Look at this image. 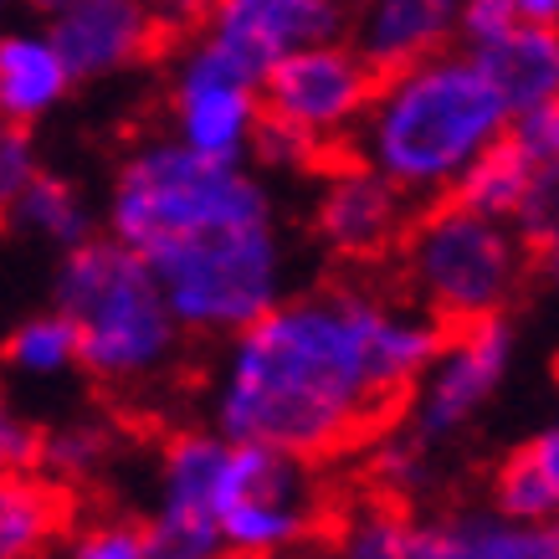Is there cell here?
<instances>
[{"instance_id": "cell-6", "label": "cell", "mask_w": 559, "mask_h": 559, "mask_svg": "<svg viewBox=\"0 0 559 559\" xmlns=\"http://www.w3.org/2000/svg\"><path fill=\"white\" fill-rule=\"evenodd\" d=\"M144 262L159 277L186 340H231L293 293V247L277 211L211 226Z\"/></svg>"}, {"instance_id": "cell-1", "label": "cell", "mask_w": 559, "mask_h": 559, "mask_svg": "<svg viewBox=\"0 0 559 559\" xmlns=\"http://www.w3.org/2000/svg\"><path fill=\"white\" fill-rule=\"evenodd\" d=\"M437 340L426 308L359 277L288 293L221 340L205 411L237 441L304 462L340 457L406 406Z\"/></svg>"}, {"instance_id": "cell-36", "label": "cell", "mask_w": 559, "mask_h": 559, "mask_svg": "<svg viewBox=\"0 0 559 559\" xmlns=\"http://www.w3.org/2000/svg\"><path fill=\"white\" fill-rule=\"evenodd\" d=\"M283 559H340V555H334V549H308L304 544V549H293V555H283Z\"/></svg>"}, {"instance_id": "cell-34", "label": "cell", "mask_w": 559, "mask_h": 559, "mask_svg": "<svg viewBox=\"0 0 559 559\" xmlns=\"http://www.w3.org/2000/svg\"><path fill=\"white\" fill-rule=\"evenodd\" d=\"M524 21H539V26H559V0H524Z\"/></svg>"}, {"instance_id": "cell-3", "label": "cell", "mask_w": 559, "mask_h": 559, "mask_svg": "<svg viewBox=\"0 0 559 559\" xmlns=\"http://www.w3.org/2000/svg\"><path fill=\"white\" fill-rule=\"evenodd\" d=\"M51 308L78 334V370L108 390H154L180 370L186 329L139 252L114 237H87L62 252Z\"/></svg>"}, {"instance_id": "cell-16", "label": "cell", "mask_w": 559, "mask_h": 559, "mask_svg": "<svg viewBox=\"0 0 559 559\" xmlns=\"http://www.w3.org/2000/svg\"><path fill=\"white\" fill-rule=\"evenodd\" d=\"M72 87L78 78L47 26H0V119L32 129L68 103Z\"/></svg>"}, {"instance_id": "cell-10", "label": "cell", "mask_w": 559, "mask_h": 559, "mask_svg": "<svg viewBox=\"0 0 559 559\" xmlns=\"http://www.w3.org/2000/svg\"><path fill=\"white\" fill-rule=\"evenodd\" d=\"M257 123H262L257 72H247L201 32H190L170 57L165 134L211 159H252Z\"/></svg>"}, {"instance_id": "cell-37", "label": "cell", "mask_w": 559, "mask_h": 559, "mask_svg": "<svg viewBox=\"0 0 559 559\" xmlns=\"http://www.w3.org/2000/svg\"><path fill=\"white\" fill-rule=\"evenodd\" d=\"M416 559H447V555L437 549V544L426 539V524H421V549H416Z\"/></svg>"}, {"instance_id": "cell-39", "label": "cell", "mask_w": 559, "mask_h": 559, "mask_svg": "<svg viewBox=\"0 0 559 559\" xmlns=\"http://www.w3.org/2000/svg\"><path fill=\"white\" fill-rule=\"evenodd\" d=\"M11 5H16V0H0V21H5V11H11Z\"/></svg>"}, {"instance_id": "cell-35", "label": "cell", "mask_w": 559, "mask_h": 559, "mask_svg": "<svg viewBox=\"0 0 559 559\" xmlns=\"http://www.w3.org/2000/svg\"><path fill=\"white\" fill-rule=\"evenodd\" d=\"M21 5H26V11H32L36 21H47V16H57V11H62L68 0H21Z\"/></svg>"}, {"instance_id": "cell-4", "label": "cell", "mask_w": 559, "mask_h": 559, "mask_svg": "<svg viewBox=\"0 0 559 559\" xmlns=\"http://www.w3.org/2000/svg\"><path fill=\"white\" fill-rule=\"evenodd\" d=\"M267 211H277L272 190L257 170H247V159H211L170 134H154L139 139L108 180L103 237L123 241L139 257H154L211 226Z\"/></svg>"}, {"instance_id": "cell-18", "label": "cell", "mask_w": 559, "mask_h": 559, "mask_svg": "<svg viewBox=\"0 0 559 559\" xmlns=\"http://www.w3.org/2000/svg\"><path fill=\"white\" fill-rule=\"evenodd\" d=\"M68 528V488L36 467L0 473V559H51Z\"/></svg>"}, {"instance_id": "cell-25", "label": "cell", "mask_w": 559, "mask_h": 559, "mask_svg": "<svg viewBox=\"0 0 559 559\" xmlns=\"http://www.w3.org/2000/svg\"><path fill=\"white\" fill-rule=\"evenodd\" d=\"M528 186H534V165L513 150L509 139H498V144L477 159L473 170L462 175V186L452 190V195H457V201H467V205H477V211H488V216L513 221V211L524 205Z\"/></svg>"}, {"instance_id": "cell-38", "label": "cell", "mask_w": 559, "mask_h": 559, "mask_svg": "<svg viewBox=\"0 0 559 559\" xmlns=\"http://www.w3.org/2000/svg\"><path fill=\"white\" fill-rule=\"evenodd\" d=\"M549 539H555V559H559V519H549Z\"/></svg>"}, {"instance_id": "cell-20", "label": "cell", "mask_w": 559, "mask_h": 559, "mask_svg": "<svg viewBox=\"0 0 559 559\" xmlns=\"http://www.w3.org/2000/svg\"><path fill=\"white\" fill-rule=\"evenodd\" d=\"M492 509L534 519V524L559 519V411L492 473Z\"/></svg>"}, {"instance_id": "cell-17", "label": "cell", "mask_w": 559, "mask_h": 559, "mask_svg": "<svg viewBox=\"0 0 559 559\" xmlns=\"http://www.w3.org/2000/svg\"><path fill=\"white\" fill-rule=\"evenodd\" d=\"M467 51L483 62L498 98L509 103V114L534 108L544 98H559V26L519 21V26L488 36V41H477Z\"/></svg>"}, {"instance_id": "cell-21", "label": "cell", "mask_w": 559, "mask_h": 559, "mask_svg": "<svg viewBox=\"0 0 559 559\" xmlns=\"http://www.w3.org/2000/svg\"><path fill=\"white\" fill-rule=\"evenodd\" d=\"M5 221L16 226L21 237L41 241V247H57V252H72V247H83L87 237H98V221H93L87 195L51 170L36 175L32 186H26V195L11 205Z\"/></svg>"}, {"instance_id": "cell-22", "label": "cell", "mask_w": 559, "mask_h": 559, "mask_svg": "<svg viewBox=\"0 0 559 559\" xmlns=\"http://www.w3.org/2000/svg\"><path fill=\"white\" fill-rule=\"evenodd\" d=\"M421 519L406 513L401 498H359L334 519V555L340 559H416Z\"/></svg>"}, {"instance_id": "cell-29", "label": "cell", "mask_w": 559, "mask_h": 559, "mask_svg": "<svg viewBox=\"0 0 559 559\" xmlns=\"http://www.w3.org/2000/svg\"><path fill=\"white\" fill-rule=\"evenodd\" d=\"M41 170H47V165H41V150H36L32 129L0 119V221L11 216V205L26 195V186H32Z\"/></svg>"}, {"instance_id": "cell-26", "label": "cell", "mask_w": 559, "mask_h": 559, "mask_svg": "<svg viewBox=\"0 0 559 559\" xmlns=\"http://www.w3.org/2000/svg\"><path fill=\"white\" fill-rule=\"evenodd\" d=\"M513 231L528 247V267H539L544 277L559 283V165L534 170L524 205L513 211Z\"/></svg>"}, {"instance_id": "cell-15", "label": "cell", "mask_w": 559, "mask_h": 559, "mask_svg": "<svg viewBox=\"0 0 559 559\" xmlns=\"http://www.w3.org/2000/svg\"><path fill=\"white\" fill-rule=\"evenodd\" d=\"M344 36L374 72L411 68L457 41V0H365Z\"/></svg>"}, {"instance_id": "cell-12", "label": "cell", "mask_w": 559, "mask_h": 559, "mask_svg": "<svg viewBox=\"0 0 559 559\" xmlns=\"http://www.w3.org/2000/svg\"><path fill=\"white\" fill-rule=\"evenodd\" d=\"M411 221V201L359 159L323 165L319 190L308 201V231L344 267H380Z\"/></svg>"}, {"instance_id": "cell-27", "label": "cell", "mask_w": 559, "mask_h": 559, "mask_svg": "<svg viewBox=\"0 0 559 559\" xmlns=\"http://www.w3.org/2000/svg\"><path fill=\"white\" fill-rule=\"evenodd\" d=\"M57 555L62 559H154V549H150L144 519H129V513H93V519H78V524L62 528Z\"/></svg>"}, {"instance_id": "cell-24", "label": "cell", "mask_w": 559, "mask_h": 559, "mask_svg": "<svg viewBox=\"0 0 559 559\" xmlns=\"http://www.w3.org/2000/svg\"><path fill=\"white\" fill-rule=\"evenodd\" d=\"M5 370L21 374V380H36V385H47V380H62V374L78 370V334H72V323L47 308V313H32V319H21L11 334H5Z\"/></svg>"}, {"instance_id": "cell-23", "label": "cell", "mask_w": 559, "mask_h": 559, "mask_svg": "<svg viewBox=\"0 0 559 559\" xmlns=\"http://www.w3.org/2000/svg\"><path fill=\"white\" fill-rule=\"evenodd\" d=\"M119 457V431L103 416H68L51 431H41V447H36V467L41 477H51L57 488H87L98 483Z\"/></svg>"}, {"instance_id": "cell-9", "label": "cell", "mask_w": 559, "mask_h": 559, "mask_svg": "<svg viewBox=\"0 0 559 559\" xmlns=\"http://www.w3.org/2000/svg\"><path fill=\"white\" fill-rule=\"evenodd\" d=\"M513 349H519V340H513L503 313L441 329L437 349H431L426 370L416 374L406 406H401L406 411L401 431L426 441L431 452L457 441L488 411L492 395L503 390V380L513 370Z\"/></svg>"}, {"instance_id": "cell-7", "label": "cell", "mask_w": 559, "mask_h": 559, "mask_svg": "<svg viewBox=\"0 0 559 559\" xmlns=\"http://www.w3.org/2000/svg\"><path fill=\"white\" fill-rule=\"evenodd\" d=\"M380 72L355 51L349 36H329L313 47L288 51L257 78L262 93V123H257L252 154L272 170H308L329 165L349 150L365 108H370Z\"/></svg>"}, {"instance_id": "cell-8", "label": "cell", "mask_w": 559, "mask_h": 559, "mask_svg": "<svg viewBox=\"0 0 559 559\" xmlns=\"http://www.w3.org/2000/svg\"><path fill=\"white\" fill-rule=\"evenodd\" d=\"M329 524V492L313 462L226 437L216 528L226 559H283Z\"/></svg>"}, {"instance_id": "cell-13", "label": "cell", "mask_w": 559, "mask_h": 559, "mask_svg": "<svg viewBox=\"0 0 559 559\" xmlns=\"http://www.w3.org/2000/svg\"><path fill=\"white\" fill-rule=\"evenodd\" d=\"M344 32H349L344 0H211L201 21L205 41H216L226 57H237L257 78L272 62H283L288 51Z\"/></svg>"}, {"instance_id": "cell-40", "label": "cell", "mask_w": 559, "mask_h": 559, "mask_svg": "<svg viewBox=\"0 0 559 559\" xmlns=\"http://www.w3.org/2000/svg\"><path fill=\"white\" fill-rule=\"evenodd\" d=\"M359 5H365V0H344V11H359Z\"/></svg>"}, {"instance_id": "cell-14", "label": "cell", "mask_w": 559, "mask_h": 559, "mask_svg": "<svg viewBox=\"0 0 559 559\" xmlns=\"http://www.w3.org/2000/svg\"><path fill=\"white\" fill-rule=\"evenodd\" d=\"M47 32L78 83H108L144 68L165 47V26L150 0H68Z\"/></svg>"}, {"instance_id": "cell-11", "label": "cell", "mask_w": 559, "mask_h": 559, "mask_svg": "<svg viewBox=\"0 0 559 559\" xmlns=\"http://www.w3.org/2000/svg\"><path fill=\"white\" fill-rule=\"evenodd\" d=\"M221 457H226V431L216 426L175 431L159 447L150 519H144L154 559H226L216 528Z\"/></svg>"}, {"instance_id": "cell-33", "label": "cell", "mask_w": 559, "mask_h": 559, "mask_svg": "<svg viewBox=\"0 0 559 559\" xmlns=\"http://www.w3.org/2000/svg\"><path fill=\"white\" fill-rule=\"evenodd\" d=\"M154 16H159V26H165V36H190L201 32L205 11H211V0H150Z\"/></svg>"}, {"instance_id": "cell-30", "label": "cell", "mask_w": 559, "mask_h": 559, "mask_svg": "<svg viewBox=\"0 0 559 559\" xmlns=\"http://www.w3.org/2000/svg\"><path fill=\"white\" fill-rule=\"evenodd\" d=\"M503 139L524 154L534 170L559 165V98H544V103H534V108H519V114L509 119V129H503Z\"/></svg>"}, {"instance_id": "cell-19", "label": "cell", "mask_w": 559, "mask_h": 559, "mask_svg": "<svg viewBox=\"0 0 559 559\" xmlns=\"http://www.w3.org/2000/svg\"><path fill=\"white\" fill-rule=\"evenodd\" d=\"M426 539L447 559H555L549 524L513 519L503 509H462L426 524Z\"/></svg>"}, {"instance_id": "cell-5", "label": "cell", "mask_w": 559, "mask_h": 559, "mask_svg": "<svg viewBox=\"0 0 559 559\" xmlns=\"http://www.w3.org/2000/svg\"><path fill=\"white\" fill-rule=\"evenodd\" d=\"M390 262L411 304L426 308L441 329H452L492 319L513 304V293L524 288L528 247L513 231V221L441 195L406 221Z\"/></svg>"}, {"instance_id": "cell-32", "label": "cell", "mask_w": 559, "mask_h": 559, "mask_svg": "<svg viewBox=\"0 0 559 559\" xmlns=\"http://www.w3.org/2000/svg\"><path fill=\"white\" fill-rule=\"evenodd\" d=\"M524 21V0H457V36L467 47Z\"/></svg>"}, {"instance_id": "cell-28", "label": "cell", "mask_w": 559, "mask_h": 559, "mask_svg": "<svg viewBox=\"0 0 559 559\" xmlns=\"http://www.w3.org/2000/svg\"><path fill=\"white\" fill-rule=\"evenodd\" d=\"M431 462H437V452L426 447V441H416L411 431H385V437L370 447V477L374 488L385 492V498H416V492H426V483H431Z\"/></svg>"}, {"instance_id": "cell-2", "label": "cell", "mask_w": 559, "mask_h": 559, "mask_svg": "<svg viewBox=\"0 0 559 559\" xmlns=\"http://www.w3.org/2000/svg\"><path fill=\"white\" fill-rule=\"evenodd\" d=\"M509 103L467 47L431 51L411 68L380 72L349 150L385 175L406 201H441L503 139Z\"/></svg>"}, {"instance_id": "cell-31", "label": "cell", "mask_w": 559, "mask_h": 559, "mask_svg": "<svg viewBox=\"0 0 559 559\" xmlns=\"http://www.w3.org/2000/svg\"><path fill=\"white\" fill-rule=\"evenodd\" d=\"M36 447H41V426L21 411V401L0 385V473H26L36 467Z\"/></svg>"}]
</instances>
